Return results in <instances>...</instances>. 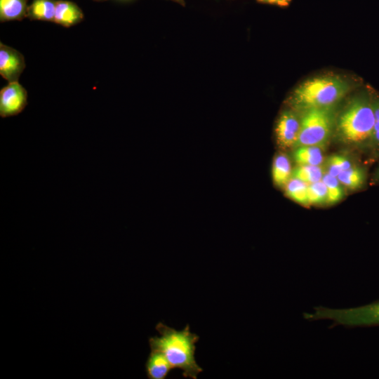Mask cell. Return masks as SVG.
Instances as JSON below:
<instances>
[{
  "label": "cell",
  "mask_w": 379,
  "mask_h": 379,
  "mask_svg": "<svg viewBox=\"0 0 379 379\" xmlns=\"http://www.w3.org/2000/svg\"><path fill=\"white\" fill-rule=\"evenodd\" d=\"M374 124L373 94L369 88L353 96L337 114L334 134L344 144L371 147Z\"/></svg>",
  "instance_id": "6da1fadb"
},
{
  "label": "cell",
  "mask_w": 379,
  "mask_h": 379,
  "mask_svg": "<svg viewBox=\"0 0 379 379\" xmlns=\"http://www.w3.org/2000/svg\"><path fill=\"white\" fill-rule=\"evenodd\" d=\"M155 329L159 335L149 338L150 349L161 352L173 368L182 371L183 377L197 379L199 373L203 371L195 359L196 343L199 340V335L190 331L189 325L178 331L159 322Z\"/></svg>",
  "instance_id": "7a4b0ae2"
},
{
  "label": "cell",
  "mask_w": 379,
  "mask_h": 379,
  "mask_svg": "<svg viewBox=\"0 0 379 379\" xmlns=\"http://www.w3.org/2000/svg\"><path fill=\"white\" fill-rule=\"evenodd\" d=\"M352 88V82L343 76L320 75L299 84L289 96L288 104L298 112L311 108L336 106Z\"/></svg>",
  "instance_id": "3957f363"
},
{
  "label": "cell",
  "mask_w": 379,
  "mask_h": 379,
  "mask_svg": "<svg viewBox=\"0 0 379 379\" xmlns=\"http://www.w3.org/2000/svg\"><path fill=\"white\" fill-rule=\"evenodd\" d=\"M300 130L293 147H324L334 134L336 106L311 108L299 112Z\"/></svg>",
  "instance_id": "277c9868"
},
{
  "label": "cell",
  "mask_w": 379,
  "mask_h": 379,
  "mask_svg": "<svg viewBox=\"0 0 379 379\" xmlns=\"http://www.w3.org/2000/svg\"><path fill=\"white\" fill-rule=\"evenodd\" d=\"M309 321L330 319L334 325L346 327H371L379 326V300L360 307L331 309L317 307L313 313H304Z\"/></svg>",
  "instance_id": "5b68a950"
},
{
  "label": "cell",
  "mask_w": 379,
  "mask_h": 379,
  "mask_svg": "<svg viewBox=\"0 0 379 379\" xmlns=\"http://www.w3.org/2000/svg\"><path fill=\"white\" fill-rule=\"evenodd\" d=\"M300 130V113L292 109L284 110L279 115L274 128L276 141L281 149L293 147Z\"/></svg>",
  "instance_id": "8992f818"
},
{
  "label": "cell",
  "mask_w": 379,
  "mask_h": 379,
  "mask_svg": "<svg viewBox=\"0 0 379 379\" xmlns=\"http://www.w3.org/2000/svg\"><path fill=\"white\" fill-rule=\"evenodd\" d=\"M27 104V91L18 82H9L0 91V116L13 117L21 113Z\"/></svg>",
  "instance_id": "52a82bcc"
},
{
  "label": "cell",
  "mask_w": 379,
  "mask_h": 379,
  "mask_svg": "<svg viewBox=\"0 0 379 379\" xmlns=\"http://www.w3.org/2000/svg\"><path fill=\"white\" fill-rule=\"evenodd\" d=\"M25 67L23 55L15 49L0 44V74L8 82L18 81Z\"/></svg>",
  "instance_id": "ba28073f"
},
{
  "label": "cell",
  "mask_w": 379,
  "mask_h": 379,
  "mask_svg": "<svg viewBox=\"0 0 379 379\" xmlns=\"http://www.w3.org/2000/svg\"><path fill=\"white\" fill-rule=\"evenodd\" d=\"M83 13L74 3L68 1H58L53 22L64 26L71 27L82 20Z\"/></svg>",
  "instance_id": "9c48e42d"
},
{
  "label": "cell",
  "mask_w": 379,
  "mask_h": 379,
  "mask_svg": "<svg viewBox=\"0 0 379 379\" xmlns=\"http://www.w3.org/2000/svg\"><path fill=\"white\" fill-rule=\"evenodd\" d=\"M172 368L169 361L161 352L151 350L145 362V371L147 378L165 379Z\"/></svg>",
  "instance_id": "30bf717a"
},
{
  "label": "cell",
  "mask_w": 379,
  "mask_h": 379,
  "mask_svg": "<svg viewBox=\"0 0 379 379\" xmlns=\"http://www.w3.org/2000/svg\"><path fill=\"white\" fill-rule=\"evenodd\" d=\"M27 8V0H0L1 22L22 20Z\"/></svg>",
  "instance_id": "8fae6325"
},
{
  "label": "cell",
  "mask_w": 379,
  "mask_h": 379,
  "mask_svg": "<svg viewBox=\"0 0 379 379\" xmlns=\"http://www.w3.org/2000/svg\"><path fill=\"white\" fill-rule=\"evenodd\" d=\"M291 166L288 157L284 154H277L272 163V176L275 185L284 187L291 178Z\"/></svg>",
  "instance_id": "7c38bea8"
},
{
  "label": "cell",
  "mask_w": 379,
  "mask_h": 379,
  "mask_svg": "<svg viewBox=\"0 0 379 379\" xmlns=\"http://www.w3.org/2000/svg\"><path fill=\"white\" fill-rule=\"evenodd\" d=\"M321 147L300 146L295 149L293 159L298 165L321 166L324 161Z\"/></svg>",
  "instance_id": "4fadbf2b"
},
{
  "label": "cell",
  "mask_w": 379,
  "mask_h": 379,
  "mask_svg": "<svg viewBox=\"0 0 379 379\" xmlns=\"http://www.w3.org/2000/svg\"><path fill=\"white\" fill-rule=\"evenodd\" d=\"M56 1L54 0H33L27 8L31 20L53 21Z\"/></svg>",
  "instance_id": "5bb4252c"
},
{
  "label": "cell",
  "mask_w": 379,
  "mask_h": 379,
  "mask_svg": "<svg viewBox=\"0 0 379 379\" xmlns=\"http://www.w3.org/2000/svg\"><path fill=\"white\" fill-rule=\"evenodd\" d=\"M366 178L365 170L361 167L354 166L337 176L340 182L350 190L361 188L364 184Z\"/></svg>",
  "instance_id": "9a60e30c"
},
{
  "label": "cell",
  "mask_w": 379,
  "mask_h": 379,
  "mask_svg": "<svg viewBox=\"0 0 379 379\" xmlns=\"http://www.w3.org/2000/svg\"><path fill=\"white\" fill-rule=\"evenodd\" d=\"M324 174L321 166L298 165L292 170L291 178L299 179L309 185L321 180Z\"/></svg>",
  "instance_id": "2e32d148"
},
{
  "label": "cell",
  "mask_w": 379,
  "mask_h": 379,
  "mask_svg": "<svg viewBox=\"0 0 379 379\" xmlns=\"http://www.w3.org/2000/svg\"><path fill=\"white\" fill-rule=\"evenodd\" d=\"M307 184L305 182L291 178L284 185L285 193L293 201L302 205H308L307 197Z\"/></svg>",
  "instance_id": "e0dca14e"
},
{
  "label": "cell",
  "mask_w": 379,
  "mask_h": 379,
  "mask_svg": "<svg viewBox=\"0 0 379 379\" xmlns=\"http://www.w3.org/2000/svg\"><path fill=\"white\" fill-rule=\"evenodd\" d=\"M321 180L326 187L328 204H335L343 198L345 195L344 186L336 177L324 173Z\"/></svg>",
  "instance_id": "ac0fdd59"
},
{
  "label": "cell",
  "mask_w": 379,
  "mask_h": 379,
  "mask_svg": "<svg viewBox=\"0 0 379 379\" xmlns=\"http://www.w3.org/2000/svg\"><path fill=\"white\" fill-rule=\"evenodd\" d=\"M353 166L350 159L342 154L330 156L326 164V171L331 176L336 177L343 171Z\"/></svg>",
  "instance_id": "d6986e66"
},
{
  "label": "cell",
  "mask_w": 379,
  "mask_h": 379,
  "mask_svg": "<svg viewBox=\"0 0 379 379\" xmlns=\"http://www.w3.org/2000/svg\"><path fill=\"white\" fill-rule=\"evenodd\" d=\"M307 197L308 204L327 203V190L322 180L307 185Z\"/></svg>",
  "instance_id": "ffe728a7"
},
{
  "label": "cell",
  "mask_w": 379,
  "mask_h": 379,
  "mask_svg": "<svg viewBox=\"0 0 379 379\" xmlns=\"http://www.w3.org/2000/svg\"><path fill=\"white\" fill-rule=\"evenodd\" d=\"M372 94L375 113V124L371 147L379 153V95L374 91H372Z\"/></svg>",
  "instance_id": "44dd1931"
},
{
  "label": "cell",
  "mask_w": 379,
  "mask_h": 379,
  "mask_svg": "<svg viewBox=\"0 0 379 379\" xmlns=\"http://www.w3.org/2000/svg\"><path fill=\"white\" fill-rule=\"evenodd\" d=\"M259 3L275 5L280 7H287L292 0H256Z\"/></svg>",
  "instance_id": "7402d4cb"
},
{
  "label": "cell",
  "mask_w": 379,
  "mask_h": 379,
  "mask_svg": "<svg viewBox=\"0 0 379 379\" xmlns=\"http://www.w3.org/2000/svg\"><path fill=\"white\" fill-rule=\"evenodd\" d=\"M373 183H379V164L373 174V178H372Z\"/></svg>",
  "instance_id": "603a6c76"
},
{
  "label": "cell",
  "mask_w": 379,
  "mask_h": 379,
  "mask_svg": "<svg viewBox=\"0 0 379 379\" xmlns=\"http://www.w3.org/2000/svg\"><path fill=\"white\" fill-rule=\"evenodd\" d=\"M173 1H176L178 3H180V4H182L184 2L183 0H173Z\"/></svg>",
  "instance_id": "cb8c5ba5"
}]
</instances>
